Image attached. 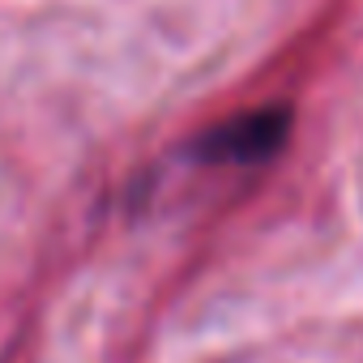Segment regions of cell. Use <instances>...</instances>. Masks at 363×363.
I'll return each mask as SVG.
<instances>
[{"label": "cell", "instance_id": "6da1fadb", "mask_svg": "<svg viewBox=\"0 0 363 363\" xmlns=\"http://www.w3.org/2000/svg\"><path fill=\"white\" fill-rule=\"evenodd\" d=\"M286 128H291V116L282 107L248 111V116H235V120L218 124L214 133H206L201 154L210 162H261L286 141Z\"/></svg>", "mask_w": 363, "mask_h": 363}]
</instances>
